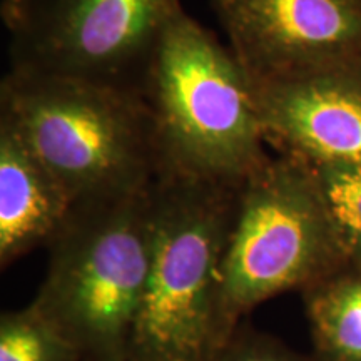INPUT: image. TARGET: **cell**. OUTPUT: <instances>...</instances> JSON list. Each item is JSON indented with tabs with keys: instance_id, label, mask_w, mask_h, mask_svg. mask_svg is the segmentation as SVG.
I'll list each match as a JSON object with an SVG mask.
<instances>
[{
	"instance_id": "obj_1",
	"label": "cell",
	"mask_w": 361,
	"mask_h": 361,
	"mask_svg": "<svg viewBox=\"0 0 361 361\" xmlns=\"http://www.w3.org/2000/svg\"><path fill=\"white\" fill-rule=\"evenodd\" d=\"M141 92L154 124L159 173L241 186L271 157L255 79L183 7L152 52Z\"/></svg>"
},
{
	"instance_id": "obj_2",
	"label": "cell",
	"mask_w": 361,
	"mask_h": 361,
	"mask_svg": "<svg viewBox=\"0 0 361 361\" xmlns=\"http://www.w3.org/2000/svg\"><path fill=\"white\" fill-rule=\"evenodd\" d=\"M0 117L72 204L144 192L159 176L154 124L139 90L8 69L0 82Z\"/></svg>"
},
{
	"instance_id": "obj_3",
	"label": "cell",
	"mask_w": 361,
	"mask_h": 361,
	"mask_svg": "<svg viewBox=\"0 0 361 361\" xmlns=\"http://www.w3.org/2000/svg\"><path fill=\"white\" fill-rule=\"evenodd\" d=\"M241 186L159 173L151 186L152 258L128 361H214L223 259Z\"/></svg>"
},
{
	"instance_id": "obj_4",
	"label": "cell",
	"mask_w": 361,
	"mask_h": 361,
	"mask_svg": "<svg viewBox=\"0 0 361 361\" xmlns=\"http://www.w3.org/2000/svg\"><path fill=\"white\" fill-rule=\"evenodd\" d=\"M30 305L82 361H128L152 258L151 188L74 202Z\"/></svg>"
},
{
	"instance_id": "obj_5",
	"label": "cell",
	"mask_w": 361,
	"mask_h": 361,
	"mask_svg": "<svg viewBox=\"0 0 361 361\" xmlns=\"http://www.w3.org/2000/svg\"><path fill=\"white\" fill-rule=\"evenodd\" d=\"M343 263L310 166L293 156H271L239 188L223 259L228 336L258 305L284 291H303Z\"/></svg>"
},
{
	"instance_id": "obj_6",
	"label": "cell",
	"mask_w": 361,
	"mask_h": 361,
	"mask_svg": "<svg viewBox=\"0 0 361 361\" xmlns=\"http://www.w3.org/2000/svg\"><path fill=\"white\" fill-rule=\"evenodd\" d=\"M180 7V0H20L4 22L8 69L141 92L152 52Z\"/></svg>"
},
{
	"instance_id": "obj_7",
	"label": "cell",
	"mask_w": 361,
	"mask_h": 361,
	"mask_svg": "<svg viewBox=\"0 0 361 361\" xmlns=\"http://www.w3.org/2000/svg\"><path fill=\"white\" fill-rule=\"evenodd\" d=\"M255 94L278 154L361 168V56L255 79Z\"/></svg>"
},
{
	"instance_id": "obj_8",
	"label": "cell",
	"mask_w": 361,
	"mask_h": 361,
	"mask_svg": "<svg viewBox=\"0 0 361 361\" xmlns=\"http://www.w3.org/2000/svg\"><path fill=\"white\" fill-rule=\"evenodd\" d=\"M211 7L256 80L361 56V0H211Z\"/></svg>"
},
{
	"instance_id": "obj_9",
	"label": "cell",
	"mask_w": 361,
	"mask_h": 361,
	"mask_svg": "<svg viewBox=\"0 0 361 361\" xmlns=\"http://www.w3.org/2000/svg\"><path fill=\"white\" fill-rule=\"evenodd\" d=\"M71 206L64 188L0 117V264L47 245Z\"/></svg>"
},
{
	"instance_id": "obj_10",
	"label": "cell",
	"mask_w": 361,
	"mask_h": 361,
	"mask_svg": "<svg viewBox=\"0 0 361 361\" xmlns=\"http://www.w3.org/2000/svg\"><path fill=\"white\" fill-rule=\"evenodd\" d=\"M316 361H361V268L343 263L301 291Z\"/></svg>"
},
{
	"instance_id": "obj_11",
	"label": "cell",
	"mask_w": 361,
	"mask_h": 361,
	"mask_svg": "<svg viewBox=\"0 0 361 361\" xmlns=\"http://www.w3.org/2000/svg\"><path fill=\"white\" fill-rule=\"evenodd\" d=\"M308 166L326 207L343 261L361 268V168L341 164Z\"/></svg>"
},
{
	"instance_id": "obj_12",
	"label": "cell",
	"mask_w": 361,
	"mask_h": 361,
	"mask_svg": "<svg viewBox=\"0 0 361 361\" xmlns=\"http://www.w3.org/2000/svg\"><path fill=\"white\" fill-rule=\"evenodd\" d=\"M0 361H82L32 305L0 316Z\"/></svg>"
},
{
	"instance_id": "obj_13",
	"label": "cell",
	"mask_w": 361,
	"mask_h": 361,
	"mask_svg": "<svg viewBox=\"0 0 361 361\" xmlns=\"http://www.w3.org/2000/svg\"><path fill=\"white\" fill-rule=\"evenodd\" d=\"M214 361H316L296 353L276 338L258 329L239 326L224 343Z\"/></svg>"
},
{
	"instance_id": "obj_14",
	"label": "cell",
	"mask_w": 361,
	"mask_h": 361,
	"mask_svg": "<svg viewBox=\"0 0 361 361\" xmlns=\"http://www.w3.org/2000/svg\"><path fill=\"white\" fill-rule=\"evenodd\" d=\"M19 4H20V0H2V6H0V11H2L4 22H6L8 17L12 16L13 11H16Z\"/></svg>"
}]
</instances>
